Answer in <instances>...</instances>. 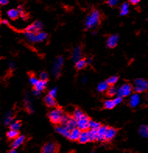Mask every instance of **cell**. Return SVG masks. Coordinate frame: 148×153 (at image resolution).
Instances as JSON below:
<instances>
[{
	"label": "cell",
	"mask_w": 148,
	"mask_h": 153,
	"mask_svg": "<svg viewBox=\"0 0 148 153\" xmlns=\"http://www.w3.org/2000/svg\"><path fill=\"white\" fill-rule=\"evenodd\" d=\"M100 21V13L98 10H93L88 14L85 20V27L88 30L96 28Z\"/></svg>",
	"instance_id": "cell-1"
},
{
	"label": "cell",
	"mask_w": 148,
	"mask_h": 153,
	"mask_svg": "<svg viewBox=\"0 0 148 153\" xmlns=\"http://www.w3.org/2000/svg\"><path fill=\"white\" fill-rule=\"evenodd\" d=\"M63 116H64V114H63V112H62V109H58V108L52 109L48 114L49 119L52 121V123H61L62 118H63Z\"/></svg>",
	"instance_id": "cell-2"
},
{
	"label": "cell",
	"mask_w": 148,
	"mask_h": 153,
	"mask_svg": "<svg viewBox=\"0 0 148 153\" xmlns=\"http://www.w3.org/2000/svg\"><path fill=\"white\" fill-rule=\"evenodd\" d=\"M148 89V82L143 78H137L134 81V90L136 93H142Z\"/></svg>",
	"instance_id": "cell-3"
},
{
	"label": "cell",
	"mask_w": 148,
	"mask_h": 153,
	"mask_svg": "<svg viewBox=\"0 0 148 153\" xmlns=\"http://www.w3.org/2000/svg\"><path fill=\"white\" fill-rule=\"evenodd\" d=\"M76 127H78L80 131H87L90 128V120L88 118L87 116L84 114V116L76 120Z\"/></svg>",
	"instance_id": "cell-4"
},
{
	"label": "cell",
	"mask_w": 148,
	"mask_h": 153,
	"mask_svg": "<svg viewBox=\"0 0 148 153\" xmlns=\"http://www.w3.org/2000/svg\"><path fill=\"white\" fill-rule=\"evenodd\" d=\"M63 62H64V60H63V58L62 56H58L56 58V61L52 66V74L55 77H58L60 74L61 68L63 65Z\"/></svg>",
	"instance_id": "cell-5"
},
{
	"label": "cell",
	"mask_w": 148,
	"mask_h": 153,
	"mask_svg": "<svg viewBox=\"0 0 148 153\" xmlns=\"http://www.w3.org/2000/svg\"><path fill=\"white\" fill-rule=\"evenodd\" d=\"M132 87L130 84H124L122 86H120L118 88V92L117 95L122 98L127 97L132 94Z\"/></svg>",
	"instance_id": "cell-6"
},
{
	"label": "cell",
	"mask_w": 148,
	"mask_h": 153,
	"mask_svg": "<svg viewBox=\"0 0 148 153\" xmlns=\"http://www.w3.org/2000/svg\"><path fill=\"white\" fill-rule=\"evenodd\" d=\"M62 126L67 127L70 131H72L73 129L76 128V121L74 118H71L68 115H64L63 118L61 122Z\"/></svg>",
	"instance_id": "cell-7"
},
{
	"label": "cell",
	"mask_w": 148,
	"mask_h": 153,
	"mask_svg": "<svg viewBox=\"0 0 148 153\" xmlns=\"http://www.w3.org/2000/svg\"><path fill=\"white\" fill-rule=\"evenodd\" d=\"M42 28H43V24H42V22H41V21H35L32 24H30V26H28L27 27L26 30L31 31V32L34 33H38L40 32Z\"/></svg>",
	"instance_id": "cell-8"
},
{
	"label": "cell",
	"mask_w": 148,
	"mask_h": 153,
	"mask_svg": "<svg viewBox=\"0 0 148 153\" xmlns=\"http://www.w3.org/2000/svg\"><path fill=\"white\" fill-rule=\"evenodd\" d=\"M57 146L54 142H48L44 145L41 153H56Z\"/></svg>",
	"instance_id": "cell-9"
},
{
	"label": "cell",
	"mask_w": 148,
	"mask_h": 153,
	"mask_svg": "<svg viewBox=\"0 0 148 153\" xmlns=\"http://www.w3.org/2000/svg\"><path fill=\"white\" fill-rule=\"evenodd\" d=\"M140 103V96L138 93H135L133 95H132L130 98V101H129V104L131 107L135 108Z\"/></svg>",
	"instance_id": "cell-10"
},
{
	"label": "cell",
	"mask_w": 148,
	"mask_h": 153,
	"mask_svg": "<svg viewBox=\"0 0 148 153\" xmlns=\"http://www.w3.org/2000/svg\"><path fill=\"white\" fill-rule=\"evenodd\" d=\"M118 42V34H112L107 40V46L108 48H114L117 45Z\"/></svg>",
	"instance_id": "cell-11"
},
{
	"label": "cell",
	"mask_w": 148,
	"mask_h": 153,
	"mask_svg": "<svg viewBox=\"0 0 148 153\" xmlns=\"http://www.w3.org/2000/svg\"><path fill=\"white\" fill-rule=\"evenodd\" d=\"M108 130V127L106 126H101V127L98 130V141H104L106 137V132Z\"/></svg>",
	"instance_id": "cell-12"
},
{
	"label": "cell",
	"mask_w": 148,
	"mask_h": 153,
	"mask_svg": "<svg viewBox=\"0 0 148 153\" xmlns=\"http://www.w3.org/2000/svg\"><path fill=\"white\" fill-rule=\"evenodd\" d=\"M81 132H82V131H80L78 127L74 128V129H73L72 131H70L69 139L72 140V141H78L80 134H81Z\"/></svg>",
	"instance_id": "cell-13"
},
{
	"label": "cell",
	"mask_w": 148,
	"mask_h": 153,
	"mask_svg": "<svg viewBox=\"0 0 148 153\" xmlns=\"http://www.w3.org/2000/svg\"><path fill=\"white\" fill-rule=\"evenodd\" d=\"M81 56H82V50H81V48L79 46L76 47V48H74L73 51L72 53V58L74 62H77L78 60L81 59Z\"/></svg>",
	"instance_id": "cell-14"
},
{
	"label": "cell",
	"mask_w": 148,
	"mask_h": 153,
	"mask_svg": "<svg viewBox=\"0 0 148 153\" xmlns=\"http://www.w3.org/2000/svg\"><path fill=\"white\" fill-rule=\"evenodd\" d=\"M24 141H25V137H24V136H23V135H21V136H18L16 138L14 139L13 141L12 142L11 146H12L13 149H17V148L20 147V145L24 143Z\"/></svg>",
	"instance_id": "cell-15"
},
{
	"label": "cell",
	"mask_w": 148,
	"mask_h": 153,
	"mask_svg": "<svg viewBox=\"0 0 148 153\" xmlns=\"http://www.w3.org/2000/svg\"><path fill=\"white\" fill-rule=\"evenodd\" d=\"M56 131H57L59 134L62 135L63 137H68L69 138V136H70V131H70L67 127H64V126H62H62H59V127H56Z\"/></svg>",
	"instance_id": "cell-16"
},
{
	"label": "cell",
	"mask_w": 148,
	"mask_h": 153,
	"mask_svg": "<svg viewBox=\"0 0 148 153\" xmlns=\"http://www.w3.org/2000/svg\"><path fill=\"white\" fill-rule=\"evenodd\" d=\"M116 133H117V131H116V130L115 128H113V127H108L105 140L106 141H111V140H112V139L115 137Z\"/></svg>",
	"instance_id": "cell-17"
},
{
	"label": "cell",
	"mask_w": 148,
	"mask_h": 153,
	"mask_svg": "<svg viewBox=\"0 0 148 153\" xmlns=\"http://www.w3.org/2000/svg\"><path fill=\"white\" fill-rule=\"evenodd\" d=\"M78 141L81 144H86L89 142L90 141V137H89V134H88V131H82Z\"/></svg>",
	"instance_id": "cell-18"
},
{
	"label": "cell",
	"mask_w": 148,
	"mask_h": 153,
	"mask_svg": "<svg viewBox=\"0 0 148 153\" xmlns=\"http://www.w3.org/2000/svg\"><path fill=\"white\" fill-rule=\"evenodd\" d=\"M25 37L27 39L28 42H37V34L36 33L31 32V31H27L26 30L25 33Z\"/></svg>",
	"instance_id": "cell-19"
},
{
	"label": "cell",
	"mask_w": 148,
	"mask_h": 153,
	"mask_svg": "<svg viewBox=\"0 0 148 153\" xmlns=\"http://www.w3.org/2000/svg\"><path fill=\"white\" fill-rule=\"evenodd\" d=\"M108 86H109V85L107 81H102V82H100L98 84L97 89L99 92H104L105 91H108V89L109 88Z\"/></svg>",
	"instance_id": "cell-20"
},
{
	"label": "cell",
	"mask_w": 148,
	"mask_h": 153,
	"mask_svg": "<svg viewBox=\"0 0 148 153\" xmlns=\"http://www.w3.org/2000/svg\"><path fill=\"white\" fill-rule=\"evenodd\" d=\"M20 12L18 11V10H15V9H11V10H8L7 11V16L10 17V19L12 20H15L20 16Z\"/></svg>",
	"instance_id": "cell-21"
},
{
	"label": "cell",
	"mask_w": 148,
	"mask_h": 153,
	"mask_svg": "<svg viewBox=\"0 0 148 153\" xmlns=\"http://www.w3.org/2000/svg\"><path fill=\"white\" fill-rule=\"evenodd\" d=\"M44 102H45V104L49 107L55 106L56 103L54 97L51 96L50 95H47V96L44 98Z\"/></svg>",
	"instance_id": "cell-22"
},
{
	"label": "cell",
	"mask_w": 148,
	"mask_h": 153,
	"mask_svg": "<svg viewBox=\"0 0 148 153\" xmlns=\"http://www.w3.org/2000/svg\"><path fill=\"white\" fill-rule=\"evenodd\" d=\"M130 11V5L128 2H124L120 7V14L121 16H126L129 13Z\"/></svg>",
	"instance_id": "cell-23"
},
{
	"label": "cell",
	"mask_w": 148,
	"mask_h": 153,
	"mask_svg": "<svg viewBox=\"0 0 148 153\" xmlns=\"http://www.w3.org/2000/svg\"><path fill=\"white\" fill-rule=\"evenodd\" d=\"M46 85H47L46 81H42V80H40V81L38 82V84L34 86V88H35V90H36V91L41 92V91H42L44 88H45Z\"/></svg>",
	"instance_id": "cell-24"
},
{
	"label": "cell",
	"mask_w": 148,
	"mask_h": 153,
	"mask_svg": "<svg viewBox=\"0 0 148 153\" xmlns=\"http://www.w3.org/2000/svg\"><path fill=\"white\" fill-rule=\"evenodd\" d=\"M13 113L12 112H8V113H6L5 114L4 117H3V123L5 125H9V124H11L12 123V120H13Z\"/></svg>",
	"instance_id": "cell-25"
},
{
	"label": "cell",
	"mask_w": 148,
	"mask_h": 153,
	"mask_svg": "<svg viewBox=\"0 0 148 153\" xmlns=\"http://www.w3.org/2000/svg\"><path fill=\"white\" fill-rule=\"evenodd\" d=\"M88 134L90 137V141H94L98 140V130L90 129L88 131Z\"/></svg>",
	"instance_id": "cell-26"
},
{
	"label": "cell",
	"mask_w": 148,
	"mask_h": 153,
	"mask_svg": "<svg viewBox=\"0 0 148 153\" xmlns=\"http://www.w3.org/2000/svg\"><path fill=\"white\" fill-rule=\"evenodd\" d=\"M48 38V34L45 32L40 31V32L37 33V42H41L45 41Z\"/></svg>",
	"instance_id": "cell-27"
},
{
	"label": "cell",
	"mask_w": 148,
	"mask_h": 153,
	"mask_svg": "<svg viewBox=\"0 0 148 153\" xmlns=\"http://www.w3.org/2000/svg\"><path fill=\"white\" fill-rule=\"evenodd\" d=\"M139 133H140V136L143 137H145V138H147L148 137V129L147 126H141L139 129Z\"/></svg>",
	"instance_id": "cell-28"
},
{
	"label": "cell",
	"mask_w": 148,
	"mask_h": 153,
	"mask_svg": "<svg viewBox=\"0 0 148 153\" xmlns=\"http://www.w3.org/2000/svg\"><path fill=\"white\" fill-rule=\"evenodd\" d=\"M87 64V62L86 59H80V60L76 62V68L77 70H82V69L86 67Z\"/></svg>",
	"instance_id": "cell-29"
},
{
	"label": "cell",
	"mask_w": 148,
	"mask_h": 153,
	"mask_svg": "<svg viewBox=\"0 0 148 153\" xmlns=\"http://www.w3.org/2000/svg\"><path fill=\"white\" fill-rule=\"evenodd\" d=\"M104 107L108 109H113L115 106V103L114 99H108L104 102Z\"/></svg>",
	"instance_id": "cell-30"
},
{
	"label": "cell",
	"mask_w": 148,
	"mask_h": 153,
	"mask_svg": "<svg viewBox=\"0 0 148 153\" xmlns=\"http://www.w3.org/2000/svg\"><path fill=\"white\" fill-rule=\"evenodd\" d=\"M25 104H26L27 109L30 113H33L34 112V108H33L32 103L30 102V99H29V96H26V98H25Z\"/></svg>",
	"instance_id": "cell-31"
},
{
	"label": "cell",
	"mask_w": 148,
	"mask_h": 153,
	"mask_svg": "<svg viewBox=\"0 0 148 153\" xmlns=\"http://www.w3.org/2000/svg\"><path fill=\"white\" fill-rule=\"evenodd\" d=\"M7 137L10 139H15L18 137V131H15V130L10 129V131L7 132Z\"/></svg>",
	"instance_id": "cell-32"
},
{
	"label": "cell",
	"mask_w": 148,
	"mask_h": 153,
	"mask_svg": "<svg viewBox=\"0 0 148 153\" xmlns=\"http://www.w3.org/2000/svg\"><path fill=\"white\" fill-rule=\"evenodd\" d=\"M20 127H21V124L19 121H13L10 124V129L15 130V131H17L20 129Z\"/></svg>",
	"instance_id": "cell-33"
},
{
	"label": "cell",
	"mask_w": 148,
	"mask_h": 153,
	"mask_svg": "<svg viewBox=\"0 0 148 153\" xmlns=\"http://www.w3.org/2000/svg\"><path fill=\"white\" fill-rule=\"evenodd\" d=\"M101 127V124L98 122H96L94 120H90V128L94 130H98Z\"/></svg>",
	"instance_id": "cell-34"
},
{
	"label": "cell",
	"mask_w": 148,
	"mask_h": 153,
	"mask_svg": "<svg viewBox=\"0 0 148 153\" xmlns=\"http://www.w3.org/2000/svg\"><path fill=\"white\" fill-rule=\"evenodd\" d=\"M84 113H83L82 110H80V109H76V110L74 111V113H73V118L75 120H78L79 118H80V117H82V116H84Z\"/></svg>",
	"instance_id": "cell-35"
},
{
	"label": "cell",
	"mask_w": 148,
	"mask_h": 153,
	"mask_svg": "<svg viewBox=\"0 0 148 153\" xmlns=\"http://www.w3.org/2000/svg\"><path fill=\"white\" fill-rule=\"evenodd\" d=\"M118 92V89L116 88L115 86L110 87L108 89V95L109 96H114L115 95H116Z\"/></svg>",
	"instance_id": "cell-36"
},
{
	"label": "cell",
	"mask_w": 148,
	"mask_h": 153,
	"mask_svg": "<svg viewBox=\"0 0 148 153\" xmlns=\"http://www.w3.org/2000/svg\"><path fill=\"white\" fill-rule=\"evenodd\" d=\"M118 80V78L117 76H110V77H109L108 80H107V82L108 83V85H114L115 83H117Z\"/></svg>",
	"instance_id": "cell-37"
},
{
	"label": "cell",
	"mask_w": 148,
	"mask_h": 153,
	"mask_svg": "<svg viewBox=\"0 0 148 153\" xmlns=\"http://www.w3.org/2000/svg\"><path fill=\"white\" fill-rule=\"evenodd\" d=\"M38 81H39V80H38V79H37L36 77H34V76H31V77H30V79H29V82H30V85H33V86H35V85L38 84Z\"/></svg>",
	"instance_id": "cell-38"
},
{
	"label": "cell",
	"mask_w": 148,
	"mask_h": 153,
	"mask_svg": "<svg viewBox=\"0 0 148 153\" xmlns=\"http://www.w3.org/2000/svg\"><path fill=\"white\" fill-rule=\"evenodd\" d=\"M40 79L42 81H46L48 79V74L44 71H42L40 73Z\"/></svg>",
	"instance_id": "cell-39"
},
{
	"label": "cell",
	"mask_w": 148,
	"mask_h": 153,
	"mask_svg": "<svg viewBox=\"0 0 148 153\" xmlns=\"http://www.w3.org/2000/svg\"><path fill=\"white\" fill-rule=\"evenodd\" d=\"M108 4L110 6H115L118 4V0H108Z\"/></svg>",
	"instance_id": "cell-40"
},
{
	"label": "cell",
	"mask_w": 148,
	"mask_h": 153,
	"mask_svg": "<svg viewBox=\"0 0 148 153\" xmlns=\"http://www.w3.org/2000/svg\"><path fill=\"white\" fill-rule=\"evenodd\" d=\"M56 94H57V89H56V88H53L52 89H51L48 95H50L51 96L54 97L55 98V97L56 96Z\"/></svg>",
	"instance_id": "cell-41"
},
{
	"label": "cell",
	"mask_w": 148,
	"mask_h": 153,
	"mask_svg": "<svg viewBox=\"0 0 148 153\" xmlns=\"http://www.w3.org/2000/svg\"><path fill=\"white\" fill-rule=\"evenodd\" d=\"M115 101V105H118V104H120L121 102H122V97H119V96H117L115 99H114Z\"/></svg>",
	"instance_id": "cell-42"
},
{
	"label": "cell",
	"mask_w": 148,
	"mask_h": 153,
	"mask_svg": "<svg viewBox=\"0 0 148 153\" xmlns=\"http://www.w3.org/2000/svg\"><path fill=\"white\" fill-rule=\"evenodd\" d=\"M9 67H10V70H13V69L15 68V67H16L15 62H14L13 61H10V63H9Z\"/></svg>",
	"instance_id": "cell-43"
},
{
	"label": "cell",
	"mask_w": 148,
	"mask_h": 153,
	"mask_svg": "<svg viewBox=\"0 0 148 153\" xmlns=\"http://www.w3.org/2000/svg\"><path fill=\"white\" fill-rule=\"evenodd\" d=\"M9 2H10V0H0V4L2 6H5V5L8 4Z\"/></svg>",
	"instance_id": "cell-44"
},
{
	"label": "cell",
	"mask_w": 148,
	"mask_h": 153,
	"mask_svg": "<svg viewBox=\"0 0 148 153\" xmlns=\"http://www.w3.org/2000/svg\"><path fill=\"white\" fill-rule=\"evenodd\" d=\"M141 0H130V2L132 5H136L140 2Z\"/></svg>",
	"instance_id": "cell-45"
},
{
	"label": "cell",
	"mask_w": 148,
	"mask_h": 153,
	"mask_svg": "<svg viewBox=\"0 0 148 153\" xmlns=\"http://www.w3.org/2000/svg\"><path fill=\"white\" fill-rule=\"evenodd\" d=\"M20 16H21V17H22L23 20H25V19L27 18V16H26V15H25V13H24V12L20 13Z\"/></svg>",
	"instance_id": "cell-46"
},
{
	"label": "cell",
	"mask_w": 148,
	"mask_h": 153,
	"mask_svg": "<svg viewBox=\"0 0 148 153\" xmlns=\"http://www.w3.org/2000/svg\"><path fill=\"white\" fill-rule=\"evenodd\" d=\"M33 93H34V95H35V96H38V95H39V94H40L41 92H39V91H36V90H35V89H34V91H33Z\"/></svg>",
	"instance_id": "cell-47"
},
{
	"label": "cell",
	"mask_w": 148,
	"mask_h": 153,
	"mask_svg": "<svg viewBox=\"0 0 148 153\" xmlns=\"http://www.w3.org/2000/svg\"><path fill=\"white\" fill-rule=\"evenodd\" d=\"M81 81H82L83 84H85V83L87 82V77L86 76H83L82 80H81Z\"/></svg>",
	"instance_id": "cell-48"
},
{
	"label": "cell",
	"mask_w": 148,
	"mask_h": 153,
	"mask_svg": "<svg viewBox=\"0 0 148 153\" xmlns=\"http://www.w3.org/2000/svg\"><path fill=\"white\" fill-rule=\"evenodd\" d=\"M9 153H18V152H17V151H16V149H13L12 150H11V151L9 152Z\"/></svg>",
	"instance_id": "cell-49"
},
{
	"label": "cell",
	"mask_w": 148,
	"mask_h": 153,
	"mask_svg": "<svg viewBox=\"0 0 148 153\" xmlns=\"http://www.w3.org/2000/svg\"><path fill=\"white\" fill-rule=\"evenodd\" d=\"M2 24H5V25H7V24H8V21H7L6 20H2Z\"/></svg>",
	"instance_id": "cell-50"
},
{
	"label": "cell",
	"mask_w": 148,
	"mask_h": 153,
	"mask_svg": "<svg viewBox=\"0 0 148 153\" xmlns=\"http://www.w3.org/2000/svg\"><path fill=\"white\" fill-rule=\"evenodd\" d=\"M87 64H89V63H91V62H92V59H89L88 60H87Z\"/></svg>",
	"instance_id": "cell-51"
},
{
	"label": "cell",
	"mask_w": 148,
	"mask_h": 153,
	"mask_svg": "<svg viewBox=\"0 0 148 153\" xmlns=\"http://www.w3.org/2000/svg\"><path fill=\"white\" fill-rule=\"evenodd\" d=\"M90 153H98V152H95V151H93V152H91Z\"/></svg>",
	"instance_id": "cell-52"
},
{
	"label": "cell",
	"mask_w": 148,
	"mask_h": 153,
	"mask_svg": "<svg viewBox=\"0 0 148 153\" xmlns=\"http://www.w3.org/2000/svg\"><path fill=\"white\" fill-rule=\"evenodd\" d=\"M147 100H148V93H147Z\"/></svg>",
	"instance_id": "cell-53"
},
{
	"label": "cell",
	"mask_w": 148,
	"mask_h": 153,
	"mask_svg": "<svg viewBox=\"0 0 148 153\" xmlns=\"http://www.w3.org/2000/svg\"><path fill=\"white\" fill-rule=\"evenodd\" d=\"M147 129H148V126H147Z\"/></svg>",
	"instance_id": "cell-54"
}]
</instances>
